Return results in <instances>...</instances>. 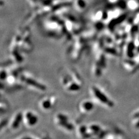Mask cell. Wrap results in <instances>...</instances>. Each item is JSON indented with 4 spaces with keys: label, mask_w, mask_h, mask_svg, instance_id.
Masks as SVG:
<instances>
[{
    "label": "cell",
    "mask_w": 139,
    "mask_h": 139,
    "mask_svg": "<svg viewBox=\"0 0 139 139\" xmlns=\"http://www.w3.org/2000/svg\"><path fill=\"white\" fill-rule=\"evenodd\" d=\"M45 27L46 30L51 33L56 34H63L67 31L65 28L64 22L58 18L51 17L46 20L44 23Z\"/></svg>",
    "instance_id": "cell-1"
},
{
    "label": "cell",
    "mask_w": 139,
    "mask_h": 139,
    "mask_svg": "<svg viewBox=\"0 0 139 139\" xmlns=\"http://www.w3.org/2000/svg\"><path fill=\"white\" fill-rule=\"evenodd\" d=\"M90 90L92 96L100 103L109 108H111L114 106V103L113 101L110 99L107 95L97 86L92 85Z\"/></svg>",
    "instance_id": "cell-2"
},
{
    "label": "cell",
    "mask_w": 139,
    "mask_h": 139,
    "mask_svg": "<svg viewBox=\"0 0 139 139\" xmlns=\"http://www.w3.org/2000/svg\"><path fill=\"white\" fill-rule=\"evenodd\" d=\"M63 22L67 32L70 34H75L79 32L81 28V25L77 19L72 15L67 13L63 16Z\"/></svg>",
    "instance_id": "cell-3"
},
{
    "label": "cell",
    "mask_w": 139,
    "mask_h": 139,
    "mask_svg": "<svg viewBox=\"0 0 139 139\" xmlns=\"http://www.w3.org/2000/svg\"><path fill=\"white\" fill-rule=\"evenodd\" d=\"M55 116V121L57 126L69 132L73 130L74 126L71 122H70L69 118L67 115L63 113H58Z\"/></svg>",
    "instance_id": "cell-4"
},
{
    "label": "cell",
    "mask_w": 139,
    "mask_h": 139,
    "mask_svg": "<svg viewBox=\"0 0 139 139\" xmlns=\"http://www.w3.org/2000/svg\"><path fill=\"white\" fill-rule=\"evenodd\" d=\"M20 79L23 82L30 87H34L36 89L40 90V91H44L46 90V87L44 85L41 84L38 81H36L34 78H31L28 75H22L20 76Z\"/></svg>",
    "instance_id": "cell-5"
},
{
    "label": "cell",
    "mask_w": 139,
    "mask_h": 139,
    "mask_svg": "<svg viewBox=\"0 0 139 139\" xmlns=\"http://www.w3.org/2000/svg\"><path fill=\"white\" fill-rule=\"evenodd\" d=\"M23 121L26 126L33 127L37 124L38 117L33 111H27L23 113Z\"/></svg>",
    "instance_id": "cell-6"
},
{
    "label": "cell",
    "mask_w": 139,
    "mask_h": 139,
    "mask_svg": "<svg viewBox=\"0 0 139 139\" xmlns=\"http://www.w3.org/2000/svg\"><path fill=\"white\" fill-rule=\"evenodd\" d=\"M23 121V113H22V112H18L15 115L10 122V129L13 130L18 129Z\"/></svg>",
    "instance_id": "cell-7"
},
{
    "label": "cell",
    "mask_w": 139,
    "mask_h": 139,
    "mask_svg": "<svg viewBox=\"0 0 139 139\" xmlns=\"http://www.w3.org/2000/svg\"><path fill=\"white\" fill-rule=\"evenodd\" d=\"M95 108V104L89 100H85L79 104V111L83 114H87Z\"/></svg>",
    "instance_id": "cell-8"
},
{
    "label": "cell",
    "mask_w": 139,
    "mask_h": 139,
    "mask_svg": "<svg viewBox=\"0 0 139 139\" xmlns=\"http://www.w3.org/2000/svg\"><path fill=\"white\" fill-rule=\"evenodd\" d=\"M55 103V99L52 97H47L42 99L40 102V105L41 109L48 111L52 109Z\"/></svg>",
    "instance_id": "cell-9"
},
{
    "label": "cell",
    "mask_w": 139,
    "mask_h": 139,
    "mask_svg": "<svg viewBox=\"0 0 139 139\" xmlns=\"http://www.w3.org/2000/svg\"><path fill=\"white\" fill-rule=\"evenodd\" d=\"M107 18V12L103 10H98L93 14L92 17V20L95 23L104 22Z\"/></svg>",
    "instance_id": "cell-10"
},
{
    "label": "cell",
    "mask_w": 139,
    "mask_h": 139,
    "mask_svg": "<svg viewBox=\"0 0 139 139\" xmlns=\"http://www.w3.org/2000/svg\"><path fill=\"white\" fill-rule=\"evenodd\" d=\"M74 0H52V5L53 7L72 5Z\"/></svg>",
    "instance_id": "cell-11"
},
{
    "label": "cell",
    "mask_w": 139,
    "mask_h": 139,
    "mask_svg": "<svg viewBox=\"0 0 139 139\" xmlns=\"http://www.w3.org/2000/svg\"><path fill=\"white\" fill-rule=\"evenodd\" d=\"M72 5L77 11L82 12L86 8L87 4L84 0H74Z\"/></svg>",
    "instance_id": "cell-12"
},
{
    "label": "cell",
    "mask_w": 139,
    "mask_h": 139,
    "mask_svg": "<svg viewBox=\"0 0 139 139\" xmlns=\"http://www.w3.org/2000/svg\"><path fill=\"white\" fill-rule=\"evenodd\" d=\"M133 125H134V126L136 128H139V121H137L134 122Z\"/></svg>",
    "instance_id": "cell-13"
},
{
    "label": "cell",
    "mask_w": 139,
    "mask_h": 139,
    "mask_svg": "<svg viewBox=\"0 0 139 139\" xmlns=\"http://www.w3.org/2000/svg\"><path fill=\"white\" fill-rule=\"evenodd\" d=\"M133 119L139 118V111L136 112V113H134V114H133Z\"/></svg>",
    "instance_id": "cell-14"
},
{
    "label": "cell",
    "mask_w": 139,
    "mask_h": 139,
    "mask_svg": "<svg viewBox=\"0 0 139 139\" xmlns=\"http://www.w3.org/2000/svg\"><path fill=\"white\" fill-rule=\"evenodd\" d=\"M108 1V2H110V4H115V3H117L118 0H107Z\"/></svg>",
    "instance_id": "cell-15"
}]
</instances>
